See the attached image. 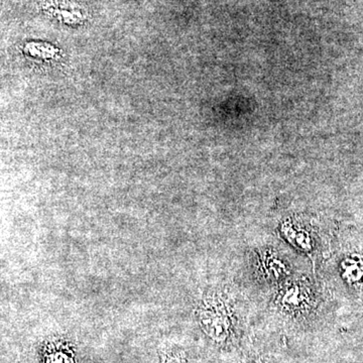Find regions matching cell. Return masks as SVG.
Listing matches in <instances>:
<instances>
[{
  "mask_svg": "<svg viewBox=\"0 0 363 363\" xmlns=\"http://www.w3.org/2000/svg\"><path fill=\"white\" fill-rule=\"evenodd\" d=\"M279 310L294 317L309 314L316 304L311 286L304 281H288L279 291L276 298Z\"/></svg>",
  "mask_w": 363,
  "mask_h": 363,
  "instance_id": "cell-2",
  "label": "cell"
},
{
  "mask_svg": "<svg viewBox=\"0 0 363 363\" xmlns=\"http://www.w3.org/2000/svg\"><path fill=\"white\" fill-rule=\"evenodd\" d=\"M281 226L283 235L296 247L303 250V252L313 250V238L307 229L293 221H286Z\"/></svg>",
  "mask_w": 363,
  "mask_h": 363,
  "instance_id": "cell-5",
  "label": "cell"
},
{
  "mask_svg": "<svg viewBox=\"0 0 363 363\" xmlns=\"http://www.w3.org/2000/svg\"><path fill=\"white\" fill-rule=\"evenodd\" d=\"M257 266L262 278L272 283L284 281L290 274V267L286 260L281 259L278 253L272 250H266L259 255Z\"/></svg>",
  "mask_w": 363,
  "mask_h": 363,
  "instance_id": "cell-4",
  "label": "cell"
},
{
  "mask_svg": "<svg viewBox=\"0 0 363 363\" xmlns=\"http://www.w3.org/2000/svg\"><path fill=\"white\" fill-rule=\"evenodd\" d=\"M255 363H272V362H267V360H264V359H259V360H257V362H255Z\"/></svg>",
  "mask_w": 363,
  "mask_h": 363,
  "instance_id": "cell-7",
  "label": "cell"
},
{
  "mask_svg": "<svg viewBox=\"0 0 363 363\" xmlns=\"http://www.w3.org/2000/svg\"><path fill=\"white\" fill-rule=\"evenodd\" d=\"M40 359L42 363H78L77 350L68 339L50 338L40 345Z\"/></svg>",
  "mask_w": 363,
  "mask_h": 363,
  "instance_id": "cell-3",
  "label": "cell"
},
{
  "mask_svg": "<svg viewBox=\"0 0 363 363\" xmlns=\"http://www.w3.org/2000/svg\"><path fill=\"white\" fill-rule=\"evenodd\" d=\"M197 321L215 345L229 347L240 337V323L231 301L218 293L203 298L197 309Z\"/></svg>",
  "mask_w": 363,
  "mask_h": 363,
  "instance_id": "cell-1",
  "label": "cell"
},
{
  "mask_svg": "<svg viewBox=\"0 0 363 363\" xmlns=\"http://www.w3.org/2000/svg\"><path fill=\"white\" fill-rule=\"evenodd\" d=\"M161 363H192L187 353L181 348L167 347L160 350Z\"/></svg>",
  "mask_w": 363,
  "mask_h": 363,
  "instance_id": "cell-6",
  "label": "cell"
}]
</instances>
